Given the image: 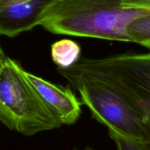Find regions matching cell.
I'll return each mask as SVG.
<instances>
[{
	"mask_svg": "<svg viewBox=\"0 0 150 150\" xmlns=\"http://www.w3.org/2000/svg\"><path fill=\"white\" fill-rule=\"evenodd\" d=\"M150 9L127 8L121 0H52L40 25L57 35L130 42L127 29Z\"/></svg>",
	"mask_w": 150,
	"mask_h": 150,
	"instance_id": "1",
	"label": "cell"
},
{
	"mask_svg": "<svg viewBox=\"0 0 150 150\" xmlns=\"http://www.w3.org/2000/svg\"><path fill=\"white\" fill-rule=\"evenodd\" d=\"M52 0H0V35L13 37L39 26Z\"/></svg>",
	"mask_w": 150,
	"mask_h": 150,
	"instance_id": "6",
	"label": "cell"
},
{
	"mask_svg": "<svg viewBox=\"0 0 150 150\" xmlns=\"http://www.w3.org/2000/svg\"><path fill=\"white\" fill-rule=\"evenodd\" d=\"M130 42H136L150 50V14L133 21L128 26Z\"/></svg>",
	"mask_w": 150,
	"mask_h": 150,
	"instance_id": "8",
	"label": "cell"
},
{
	"mask_svg": "<svg viewBox=\"0 0 150 150\" xmlns=\"http://www.w3.org/2000/svg\"><path fill=\"white\" fill-rule=\"evenodd\" d=\"M15 60L6 58L0 70V122L23 136L59 128L62 125L50 112Z\"/></svg>",
	"mask_w": 150,
	"mask_h": 150,
	"instance_id": "3",
	"label": "cell"
},
{
	"mask_svg": "<svg viewBox=\"0 0 150 150\" xmlns=\"http://www.w3.org/2000/svg\"><path fill=\"white\" fill-rule=\"evenodd\" d=\"M57 71L79 92L94 119L118 134L142 144L150 141L147 125L125 97L105 81L70 66Z\"/></svg>",
	"mask_w": 150,
	"mask_h": 150,
	"instance_id": "2",
	"label": "cell"
},
{
	"mask_svg": "<svg viewBox=\"0 0 150 150\" xmlns=\"http://www.w3.org/2000/svg\"><path fill=\"white\" fill-rule=\"evenodd\" d=\"M81 47L75 41L64 39L51 45V57L58 67H68L80 59Z\"/></svg>",
	"mask_w": 150,
	"mask_h": 150,
	"instance_id": "7",
	"label": "cell"
},
{
	"mask_svg": "<svg viewBox=\"0 0 150 150\" xmlns=\"http://www.w3.org/2000/svg\"><path fill=\"white\" fill-rule=\"evenodd\" d=\"M76 67L118 89L147 125L150 132V53L81 58ZM143 146L144 150H150V141Z\"/></svg>",
	"mask_w": 150,
	"mask_h": 150,
	"instance_id": "4",
	"label": "cell"
},
{
	"mask_svg": "<svg viewBox=\"0 0 150 150\" xmlns=\"http://www.w3.org/2000/svg\"><path fill=\"white\" fill-rule=\"evenodd\" d=\"M108 131L110 137L117 145V150H144L142 143L125 137L111 130Z\"/></svg>",
	"mask_w": 150,
	"mask_h": 150,
	"instance_id": "9",
	"label": "cell"
},
{
	"mask_svg": "<svg viewBox=\"0 0 150 150\" xmlns=\"http://www.w3.org/2000/svg\"><path fill=\"white\" fill-rule=\"evenodd\" d=\"M6 58H7V57L5 56L4 51H3V50L1 49V46H0V70H1L2 66L4 65V62H5L6 60Z\"/></svg>",
	"mask_w": 150,
	"mask_h": 150,
	"instance_id": "11",
	"label": "cell"
},
{
	"mask_svg": "<svg viewBox=\"0 0 150 150\" xmlns=\"http://www.w3.org/2000/svg\"><path fill=\"white\" fill-rule=\"evenodd\" d=\"M23 73L45 106L62 125H70L77 122L81 114L82 103L70 87L51 83L24 69Z\"/></svg>",
	"mask_w": 150,
	"mask_h": 150,
	"instance_id": "5",
	"label": "cell"
},
{
	"mask_svg": "<svg viewBox=\"0 0 150 150\" xmlns=\"http://www.w3.org/2000/svg\"><path fill=\"white\" fill-rule=\"evenodd\" d=\"M121 2L127 8L150 9V0H121Z\"/></svg>",
	"mask_w": 150,
	"mask_h": 150,
	"instance_id": "10",
	"label": "cell"
},
{
	"mask_svg": "<svg viewBox=\"0 0 150 150\" xmlns=\"http://www.w3.org/2000/svg\"><path fill=\"white\" fill-rule=\"evenodd\" d=\"M73 150H79V149H73ZM83 150H95V149H92V148H90V147H86V148H85V149H83Z\"/></svg>",
	"mask_w": 150,
	"mask_h": 150,
	"instance_id": "12",
	"label": "cell"
}]
</instances>
